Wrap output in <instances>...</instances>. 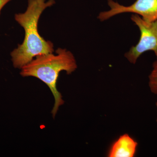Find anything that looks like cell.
<instances>
[{
	"label": "cell",
	"mask_w": 157,
	"mask_h": 157,
	"mask_svg": "<svg viewBox=\"0 0 157 157\" xmlns=\"http://www.w3.org/2000/svg\"><path fill=\"white\" fill-rule=\"evenodd\" d=\"M55 3V0H28L25 12L14 15L15 21L25 31L23 42L11 53L14 68L21 69L36 56L53 53V43L46 41L39 34L38 23L43 11Z\"/></svg>",
	"instance_id": "1"
},
{
	"label": "cell",
	"mask_w": 157,
	"mask_h": 157,
	"mask_svg": "<svg viewBox=\"0 0 157 157\" xmlns=\"http://www.w3.org/2000/svg\"><path fill=\"white\" fill-rule=\"evenodd\" d=\"M56 54L49 53L36 56L21 69L23 77H36L43 82L53 94L55 103L51 113L55 118L59 108L64 104L61 94L57 88L59 74L65 71L71 74L77 68V63L73 54L64 48H58Z\"/></svg>",
	"instance_id": "2"
},
{
	"label": "cell",
	"mask_w": 157,
	"mask_h": 157,
	"mask_svg": "<svg viewBox=\"0 0 157 157\" xmlns=\"http://www.w3.org/2000/svg\"><path fill=\"white\" fill-rule=\"evenodd\" d=\"M131 20L138 27L140 32L139 41L135 46L125 54V57L131 63L135 64L141 55L146 52H154L157 58V20L148 22L140 16L134 14Z\"/></svg>",
	"instance_id": "3"
},
{
	"label": "cell",
	"mask_w": 157,
	"mask_h": 157,
	"mask_svg": "<svg viewBox=\"0 0 157 157\" xmlns=\"http://www.w3.org/2000/svg\"><path fill=\"white\" fill-rule=\"evenodd\" d=\"M108 5L110 8L109 11H102L98 15V19L101 21L124 13L137 14L147 22L157 20V0H136L128 6H122L113 0H108Z\"/></svg>",
	"instance_id": "4"
},
{
	"label": "cell",
	"mask_w": 157,
	"mask_h": 157,
	"mask_svg": "<svg viewBox=\"0 0 157 157\" xmlns=\"http://www.w3.org/2000/svg\"><path fill=\"white\" fill-rule=\"evenodd\" d=\"M137 143L127 134L121 135L109 149V157H133L136 153Z\"/></svg>",
	"instance_id": "5"
},
{
	"label": "cell",
	"mask_w": 157,
	"mask_h": 157,
	"mask_svg": "<svg viewBox=\"0 0 157 157\" xmlns=\"http://www.w3.org/2000/svg\"><path fill=\"white\" fill-rule=\"evenodd\" d=\"M149 86L152 93L157 94V60L154 63L152 70L149 76Z\"/></svg>",
	"instance_id": "6"
},
{
	"label": "cell",
	"mask_w": 157,
	"mask_h": 157,
	"mask_svg": "<svg viewBox=\"0 0 157 157\" xmlns=\"http://www.w3.org/2000/svg\"><path fill=\"white\" fill-rule=\"evenodd\" d=\"M11 1V0H0V13L3 7Z\"/></svg>",
	"instance_id": "7"
},
{
	"label": "cell",
	"mask_w": 157,
	"mask_h": 157,
	"mask_svg": "<svg viewBox=\"0 0 157 157\" xmlns=\"http://www.w3.org/2000/svg\"><path fill=\"white\" fill-rule=\"evenodd\" d=\"M156 106H157V102L156 103ZM156 121H157V120H156Z\"/></svg>",
	"instance_id": "8"
}]
</instances>
